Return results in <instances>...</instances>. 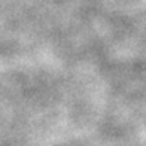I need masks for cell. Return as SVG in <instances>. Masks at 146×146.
I'll return each instance as SVG.
<instances>
[]
</instances>
